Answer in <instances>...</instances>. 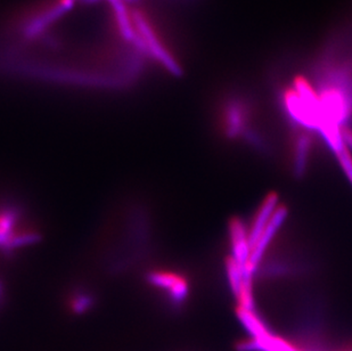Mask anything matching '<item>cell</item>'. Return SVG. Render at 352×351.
<instances>
[{"label": "cell", "instance_id": "obj_2", "mask_svg": "<svg viewBox=\"0 0 352 351\" xmlns=\"http://www.w3.org/2000/svg\"><path fill=\"white\" fill-rule=\"evenodd\" d=\"M39 240V231L28 218L23 206L0 200V255H13Z\"/></svg>", "mask_w": 352, "mask_h": 351}, {"label": "cell", "instance_id": "obj_3", "mask_svg": "<svg viewBox=\"0 0 352 351\" xmlns=\"http://www.w3.org/2000/svg\"><path fill=\"white\" fill-rule=\"evenodd\" d=\"M146 281L152 288L164 295V298L175 306L183 304L188 295L186 279L178 273L169 269L155 268L147 273Z\"/></svg>", "mask_w": 352, "mask_h": 351}, {"label": "cell", "instance_id": "obj_5", "mask_svg": "<svg viewBox=\"0 0 352 351\" xmlns=\"http://www.w3.org/2000/svg\"><path fill=\"white\" fill-rule=\"evenodd\" d=\"M5 297H6V286L3 284V279H0V307L5 301Z\"/></svg>", "mask_w": 352, "mask_h": 351}, {"label": "cell", "instance_id": "obj_1", "mask_svg": "<svg viewBox=\"0 0 352 351\" xmlns=\"http://www.w3.org/2000/svg\"><path fill=\"white\" fill-rule=\"evenodd\" d=\"M152 235L150 215L143 206L118 210L100 233L96 250L100 267L112 275L133 268L150 251Z\"/></svg>", "mask_w": 352, "mask_h": 351}, {"label": "cell", "instance_id": "obj_4", "mask_svg": "<svg viewBox=\"0 0 352 351\" xmlns=\"http://www.w3.org/2000/svg\"><path fill=\"white\" fill-rule=\"evenodd\" d=\"M93 295L86 290H77L72 293L70 305L74 312H87L93 305Z\"/></svg>", "mask_w": 352, "mask_h": 351}]
</instances>
